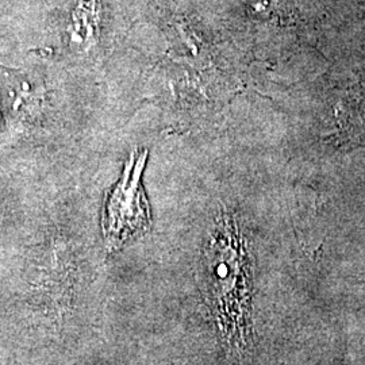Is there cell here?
<instances>
[{"label": "cell", "mask_w": 365, "mask_h": 365, "mask_svg": "<svg viewBox=\"0 0 365 365\" xmlns=\"http://www.w3.org/2000/svg\"><path fill=\"white\" fill-rule=\"evenodd\" d=\"M211 309L232 351L245 348L249 334L250 269L235 221L223 215L206 250Z\"/></svg>", "instance_id": "6da1fadb"}, {"label": "cell", "mask_w": 365, "mask_h": 365, "mask_svg": "<svg viewBox=\"0 0 365 365\" xmlns=\"http://www.w3.org/2000/svg\"><path fill=\"white\" fill-rule=\"evenodd\" d=\"M146 158L148 152L134 153L107 197L102 226L110 250H117L131 238L144 235L150 226V210L141 184Z\"/></svg>", "instance_id": "7a4b0ae2"}]
</instances>
